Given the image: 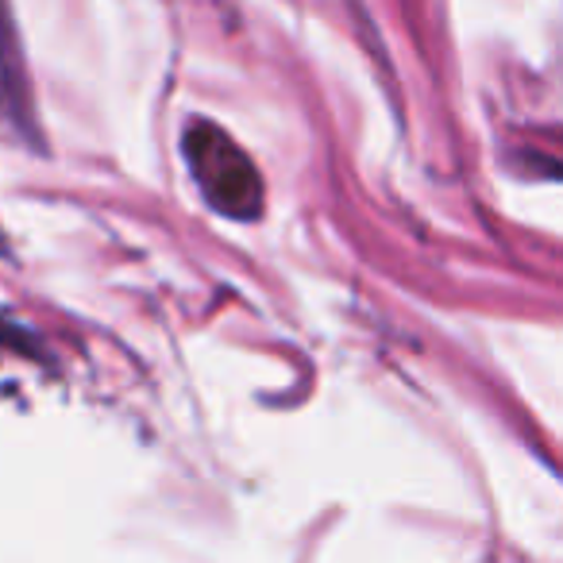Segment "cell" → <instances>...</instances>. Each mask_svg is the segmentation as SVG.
<instances>
[{"label": "cell", "instance_id": "obj_1", "mask_svg": "<svg viewBox=\"0 0 563 563\" xmlns=\"http://www.w3.org/2000/svg\"><path fill=\"white\" fill-rule=\"evenodd\" d=\"M181 155L189 163V178L220 217L255 220L263 212V178L251 158L235 147L232 135L220 132L212 120H189L181 135Z\"/></svg>", "mask_w": 563, "mask_h": 563}, {"label": "cell", "instance_id": "obj_2", "mask_svg": "<svg viewBox=\"0 0 563 563\" xmlns=\"http://www.w3.org/2000/svg\"><path fill=\"white\" fill-rule=\"evenodd\" d=\"M24 66L16 55V40H12V20L9 4L0 0V117L16 120L27 128V89H24Z\"/></svg>", "mask_w": 563, "mask_h": 563}]
</instances>
